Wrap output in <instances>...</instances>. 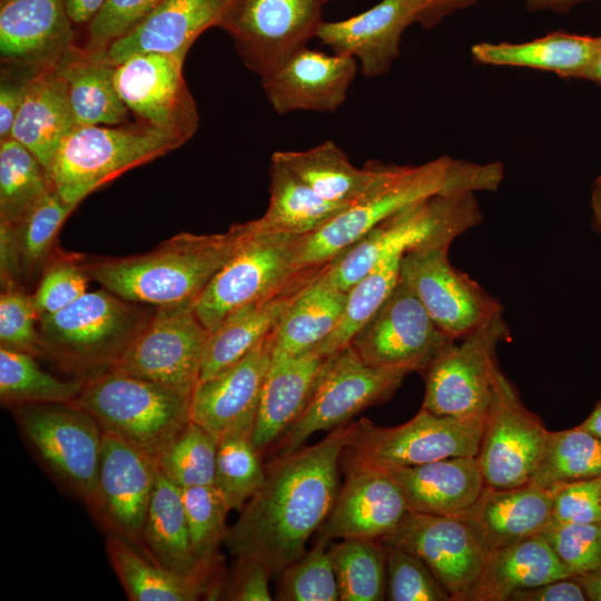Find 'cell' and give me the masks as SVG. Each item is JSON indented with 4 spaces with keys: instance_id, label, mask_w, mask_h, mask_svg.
I'll return each mask as SVG.
<instances>
[{
    "instance_id": "6da1fadb",
    "label": "cell",
    "mask_w": 601,
    "mask_h": 601,
    "mask_svg": "<svg viewBox=\"0 0 601 601\" xmlns=\"http://www.w3.org/2000/svg\"><path fill=\"white\" fill-rule=\"evenodd\" d=\"M352 428H334L266 466L264 484L227 529L224 544L234 556L257 561L278 578L306 552L337 497L338 466Z\"/></svg>"
},
{
    "instance_id": "7a4b0ae2",
    "label": "cell",
    "mask_w": 601,
    "mask_h": 601,
    "mask_svg": "<svg viewBox=\"0 0 601 601\" xmlns=\"http://www.w3.org/2000/svg\"><path fill=\"white\" fill-rule=\"evenodd\" d=\"M501 161L473 162L440 156L421 165L387 164L377 184L318 230L303 236L302 267H321L383 220L430 196L450 191H496L504 179Z\"/></svg>"
},
{
    "instance_id": "3957f363",
    "label": "cell",
    "mask_w": 601,
    "mask_h": 601,
    "mask_svg": "<svg viewBox=\"0 0 601 601\" xmlns=\"http://www.w3.org/2000/svg\"><path fill=\"white\" fill-rule=\"evenodd\" d=\"M252 220L220 234L180 233L154 249L83 262L90 280L117 296L152 307L195 302L242 247Z\"/></svg>"
},
{
    "instance_id": "277c9868",
    "label": "cell",
    "mask_w": 601,
    "mask_h": 601,
    "mask_svg": "<svg viewBox=\"0 0 601 601\" xmlns=\"http://www.w3.org/2000/svg\"><path fill=\"white\" fill-rule=\"evenodd\" d=\"M483 220L472 191L440 193L380 223L325 267L327 280L347 292L384 258L427 246H451Z\"/></svg>"
},
{
    "instance_id": "5b68a950",
    "label": "cell",
    "mask_w": 601,
    "mask_h": 601,
    "mask_svg": "<svg viewBox=\"0 0 601 601\" xmlns=\"http://www.w3.org/2000/svg\"><path fill=\"white\" fill-rule=\"evenodd\" d=\"M72 402L155 460L191 421V395L116 370L86 377Z\"/></svg>"
},
{
    "instance_id": "8992f818",
    "label": "cell",
    "mask_w": 601,
    "mask_h": 601,
    "mask_svg": "<svg viewBox=\"0 0 601 601\" xmlns=\"http://www.w3.org/2000/svg\"><path fill=\"white\" fill-rule=\"evenodd\" d=\"M184 144L175 135L140 121L77 126L61 144L48 175L52 189L66 203L78 206L125 171Z\"/></svg>"
},
{
    "instance_id": "52a82bcc",
    "label": "cell",
    "mask_w": 601,
    "mask_h": 601,
    "mask_svg": "<svg viewBox=\"0 0 601 601\" xmlns=\"http://www.w3.org/2000/svg\"><path fill=\"white\" fill-rule=\"evenodd\" d=\"M150 309L101 288L39 319L47 356L87 377L110 370Z\"/></svg>"
},
{
    "instance_id": "ba28073f",
    "label": "cell",
    "mask_w": 601,
    "mask_h": 601,
    "mask_svg": "<svg viewBox=\"0 0 601 601\" xmlns=\"http://www.w3.org/2000/svg\"><path fill=\"white\" fill-rule=\"evenodd\" d=\"M252 223L242 247L194 302L209 333L239 307L284 289L309 268L298 260L303 236L272 228L260 217Z\"/></svg>"
},
{
    "instance_id": "9c48e42d",
    "label": "cell",
    "mask_w": 601,
    "mask_h": 601,
    "mask_svg": "<svg viewBox=\"0 0 601 601\" xmlns=\"http://www.w3.org/2000/svg\"><path fill=\"white\" fill-rule=\"evenodd\" d=\"M410 373L403 367L368 365L351 345L326 356L308 404L277 441V456L300 449L314 433L345 425L366 407L388 400Z\"/></svg>"
},
{
    "instance_id": "30bf717a",
    "label": "cell",
    "mask_w": 601,
    "mask_h": 601,
    "mask_svg": "<svg viewBox=\"0 0 601 601\" xmlns=\"http://www.w3.org/2000/svg\"><path fill=\"white\" fill-rule=\"evenodd\" d=\"M486 413L472 417L436 415L422 407L404 424L353 423L342 457L382 467L414 466L452 456H476Z\"/></svg>"
},
{
    "instance_id": "8fae6325",
    "label": "cell",
    "mask_w": 601,
    "mask_h": 601,
    "mask_svg": "<svg viewBox=\"0 0 601 601\" xmlns=\"http://www.w3.org/2000/svg\"><path fill=\"white\" fill-rule=\"evenodd\" d=\"M208 336L194 302L154 307L110 370L193 395Z\"/></svg>"
},
{
    "instance_id": "7c38bea8",
    "label": "cell",
    "mask_w": 601,
    "mask_h": 601,
    "mask_svg": "<svg viewBox=\"0 0 601 601\" xmlns=\"http://www.w3.org/2000/svg\"><path fill=\"white\" fill-rule=\"evenodd\" d=\"M510 338L502 311L461 338L460 344L454 341L447 345L424 371L422 407L443 416L484 415L499 367L496 349L500 343Z\"/></svg>"
},
{
    "instance_id": "4fadbf2b",
    "label": "cell",
    "mask_w": 601,
    "mask_h": 601,
    "mask_svg": "<svg viewBox=\"0 0 601 601\" xmlns=\"http://www.w3.org/2000/svg\"><path fill=\"white\" fill-rule=\"evenodd\" d=\"M14 417L45 465L89 506L102 446L99 422L73 402L19 405Z\"/></svg>"
},
{
    "instance_id": "5bb4252c",
    "label": "cell",
    "mask_w": 601,
    "mask_h": 601,
    "mask_svg": "<svg viewBox=\"0 0 601 601\" xmlns=\"http://www.w3.org/2000/svg\"><path fill=\"white\" fill-rule=\"evenodd\" d=\"M331 0H231L218 27L259 78L316 38Z\"/></svg>"
},
{
    "instance_id": "9a60e30c",
    "label": "cell",
    "mask_w": 601,
    "mask_h": 601,
    "mask_svg": "<svg viewBox=\"0 0 601 601\" xmlns=\"http://www.w3.org/2000/svg\"><path fill=\"white\" fill-rule=\"evenodd\" d=\"M548 433L542 420L526 408L497 367L476 454L485 487L508 489L529 483Z\"/></svg>"
},
{
    "instance_id": "2e32d148",
    "label": "cell",
    "mask_w": 601,
    "mask_h": 601,
    "mask_svg": "<svg viewBox=\"0 0 601 601\" xmlns=\"http://www.w3.org/2000/svg\"><path fill=\"white\" fill-rule=\"evenodd\" d=\"M450 246L403 254L400 277L413 289L437 327L461 339L503 311L500 302L449 260Z\"/></svg>"
},
{
    "instance_id": "e0dca14e",
    "label": "cell",
    "mask_w": 601,
    "mask_h": 601,
    "mask_svg": "<svg viewBox=\"0 0 601 601\" xmlns=\"http://www.w3.org/2000/svg\"><path fill=\"white\" fill-rule=\"evenodd\" d=\"M454 341L437 327L413 289L400 277L349 345L368 365L424 372Z\"/></svg>"
},
{
    "instance_id": "ac0fdd59",
    "label": "cell",
    "mask_w": 601,
    "mask_h": 601,
    "mask_svg": "<svg viewBox=\"0 0 601 601\" xmlns=\"http://www.w3.org/2000/svg\"><path fill=\"white\" fill-rule=\"evenodd\" d=\"M382 541L421 559L452 601H464L491 552L465 516L430 515L413 511H408Z\"/></svg>"
},
{
    "instance_id": "d6986e66",
    "label": "cell",
    "mask_w": 601,
    "mask_h": 601,
    "mask_svg": "<svg viewBox=\"0 0 601 601\" xmlns=\"http://www.w3.org/2000/svg\"><path fill=\"white\" fill-rule=\"evenodd\" d=\"M183 66V61L165 53L135 55L116 66L115 85L137 121L186 142L198 129L199 115Z\"/></svg>"
},
{
    "instance_id": "ffe728a7",
    "label": "cell",
    "mask_w": 601,
    "mask_h": 601,
    "mask_svg": "<svg viewBox=\"0 0 601 601\" xmlns=\"http://www.w3.org/2000/svg\"><path fill=\"white\" fill-rule=\"evenodd\" d=\"M157 475L155 459L104 431L98 479L89 508L112 534L140 548Z\"/></svg>"
},
{
    "instance_id": "44dd1931",
    "label": "cell",
    "mask_w": 601,
    "mask_h": 601,
    "mask_svg": "<svg viewBox=\"0 0 601 601\" xmlns=\"http://www.w3.org/2000/svg\"><path fill=\"white\" fill-rule=\"evenodd\" d=\"M342 460L346 480L329 514L317 530V541L382 540L410 511L404 494L385 467Z\"/></svg>"
},
{
    "instance_id": "7402d4cb",
    "label": "cell",
    "mask_w": 601,
    "mask_h": 601,
    "mask_svg": "<svg viewBox=\"0 0 601 601\" xmlns=\"http://www.w3.org/2000/svg\"><path fill=\"white\" fill-rule=\"evenodd\" d=\"M357 60L307 46L260 78L264 93L278 115L294 111L334 112L346 100Z\"/></svg>"
},
{
    "instance_id": "603a6c76",
    "label": "cell",
    "mask_w": 601,
    "mask_h": 601,
    "mask_svg": "<svg viewBox=\"0 0 601 601\" xmlns=\"http://www.w3.org/2000/svg\"><path fill=\"white\" fill-rule=\"evenodd\" d=\"M76 46L65 0H0V60L48 69Z\"/></svg>"
},
{
    "instance_id": "cb8c5ba5",
    "label": "cell",
    "mask_w": 601,
    "mask_h": 601,
    "mask_svg": "<svg viewBox=\"0 0 601 601\" xmlns=\"http://www.w3.org/2000/svg\"><path fill=\"white\" fill-rule=\"evenodd\" d=\"M274 332L237 363L197 383L191 395V421L217 437L234 426L255 422L272 364Z\"/></svg>"
},
{
    "instance_id": "d4e9b609",
    "label": "cell",
    "mask_w": 601,
    "mask_h": 601,
    "mask_svg": "<svg viewBox=\"0 0 601 601\" xmlns=\"http://www.w3.org/2000/svg\"><path fill=\"white\" fill-rule=\"evenodd\" d=\"M231 0H160L134 28L106 49L118 66L131 56L158 52L185 61L195 40L218 27Z\"/></svg>"
},
{
    "instance_id": "484cf974",
    "label": "cell",
    "mask_w": 601,
    "mask_h": 601,
    "mask_svg": "<svg viewBox=\"0 0 601 601\" xmlns=\"http://www.w3.org/2000/svg\"><path fill=\"white\" fill-rule=\"evenodd\" d=\"M323 267H309L284 289L229 314L209 333L199 381L208 380L234 365L270 335L295 298Z\"/></svg>"
},
{
    "instance_id": "4316f807",
    "label": "cell",
    "mask_w": 601,
    "mask_h": 601,
    "mask_svg": "<svg viewBox=\"0 0 601 601\" xmlns=\"http://www.w3.org/2000/svg\"><path fill=\"white\" fill-rule=\"evenodd\" d=\"M410 511L464 516L485 489L476 456H452L414 466L385 467Z\"/></svg>"
},
{
    "instance_id": "83f0119b",
    "label": "cell",
    "mask_w": 601,
    "mask_h": 601,
    "mask_svg": "<svg viewBox=\"0 0 601 601\" xmlns=\"http://www.w3.org/2000/svg\"><path fill=\"white\" fill-rule=\"evenodd\" d=\"M553 494L531 483L485 487L464 515L491 550L538 535L552 520Z\"/></svg>"
},
{
    "instance_id": "f1b7e54d",
    "label": "cell",
    "mask_w": 601,
    "mask_h": 601,
    "mask_svg": "<svg viewBox=\"0 0 601 601\" xmlns=\"http://www.w3.org/2000/svg\"><path fill=\"white\" fill-rule=\"evenodd\" d=\"M326 356L315 352L272 361L253 426V442L262 452L277 442L305 410Z\"/></svg>"
},
{
    "instance_id": "f546056e",
    "label": "cell",
    "mask_w": 601,
    "mask_h": 601,
    "mask_svg": "<svg viewBox=\"0 0 601 601\" xmlns=\"http://www.w3.org/2000/svg\"><path fill=\"white\" fill-rule=\"evenodd\" d=\"M600 42L601 36L554 31L523 42H477L471 47V57L483 66L526 68L563 79H582Z\"/></svg>"
},
{
    "instance_id": "4dcf8cb0",
    "label": "cell",
    "mask_w": 601,
    "mask_h": 601,
    "mask_svg": "<svg viewBox=\"0 0 601 601\" xmlns=\"http://www.w3.org/2000/svg\"><path fill=\"white\" fill-rule=\"evenodd\" d=\"M106 548L110 563L131 601L214 599L224 590L220 575L191 577L173 572L122 536L111 534Z\"/></svg>"
},
{
    "instance_id": "1f68e13d",
    "label": "cell",
    "mask_w": 601,
    "mask_h": 601,
    "mask_svg": "<svg viewBox=\"0 0 601 601\" xmlns=\"http://www.w3.org/2000/svg\"><path fill=\"white\" fill-rule=\"evenodd\" d=\"M65 81L76 126L128 124L129 110L116 85L105 51L73 46L56 66Z\"/></svg>"
},
{
    "instance_id": "d6a6232c",
    "label": "cell",
    "mask_w": 601,
    "mask_h": 601,
    "mask_svg": "<svg viewBox=\"0 0 601 601\" xmlns=\"http://www.w3.org/2000/svg\"><path fill=\"white\" fill-rule=\"evenodd\" d=\"M76 127L65 81L51 67L32 81L10 137L29 149L49 174L61 144Z\"/></svg>"
},
{
    "instance_id": "836d02e7",
    "label": "cell",
    "mask_w": 601,
    "mask_h": 601,
    "mask_svg": "<svg viewBox=\"0 0 601 601\" xmlns=\"http://www.w3.org/2000/svg\"><path fill=\"white\" fill-rule=\"evenodd\" d=\"M570 577L541 535L491 550L464 601H510L511 597Z\"/></svg>"
},
{
    "instance_id": "e575fe53",
    "label": "cell",
    "mask_w": 601,
    "mask_h": 601,
    "mask_svg": "<svg viewBox=\"0 0 601 601\" xmlns=\"http://www.w3.org/2000/svg\"><path fill=\"white\" fill-rule=\"evenodd\" d=\"M280 160L322 198L352 205L364 197L382 178L387 164L372 160L358 168L332 140L307 150H278Z\"/></svg>"
},
{
    "instance_id": "d590c367",
    "label": "cell",
    "mask_w": 601,
    "mask_h": 601,
    "mask_svg": "<svg viewBox=\"0 0 601 601\" xmlns=\"http://www.w3.org/2000/svg\"><path fill=\"white\" fill-rule=\"evenodd\" d=\"M326 265L295 298L275 329L272 361L315 351L339 323L347 292L327 280Z\"/></svg>"
},
{
    "instance_id": "8d00e7d4",
    "label": "cell",
    "mask_w": 601,
    "mask_h": 601,
    "mask_svg": "<svg viewBox=\"0 0 601 601\" xmlns=\"http://www.w3.org/2000/svg\"><path fill=\"white\" fill-rule=\"evenodd\" d=\"M140 549L173 572L191 577L220 575L219 568L205 566L194 555L181 489L159 472L141 534Z\"/></svg>"
},
{
    "instance_id": "74e56055",
    "label": "cell",
    "mask_w": 601,
    "mask_h": 601,
    "mask_svg": "<svg viewBox=\"0 0 601 601\" xmlns=\"http://www.w3.org/2000/svg\"><path fill=\"white\" fill-rule=\"evenodd\" d=\"M269 179V204L260 218L277 230L307 236L349 206L322 198L274 156Z\"/></svg>"
},
{
    "instance_id": "f35d334b",
    "label": "cell",
    "mask_w": 601,
    "mask_h": 601,
    "mask_svg": "<svg viewBox=\"0 0 601 601\" xmlns=\"http://www.w3.org/2000/svg\"><path fill=\"white\" fill-rule=\"evenodd\" d=\"M601 475V440L575 426L548 433L529 483L553 493L571 483Z\"/></svg>"
},
{
    "instance_id": "ab89813d",
    "label": "cell",
    "mask_w": 601,
    "mask_h": 601,
    "mask_svg": "<svg viewBox=\"0 0 601 601\" xmlns=\"http://www.w3.org/2000/svg\"><path fill=\"white\" fill-rule=\"evenodd\" d=\"M254 423L234 426L218 437L214 485L230 510H242L262 487L266 466L253 442Z\"/></svg>"
},
{
    "instance_id": "60d3db41",
    "label": "cell",
    "mask_w": 601,
    "mask_h": 601,
    "mask_svg": "<svg viewBox=\"0 0 601 601\" xmlns=\"http://www.w3.org/2000/svg\"><path fill=\"white\" fill-rule=\"evenodd\" d=\"M83 384L85 378L60 380L43 371L35 356L0 346V398L4 405L69 403Z\"/></svg>"
},
{
    "instance_id": "b9f144b4",
    "label": "cell",
    "mask_w": 601,
    "mask_h": 601,
    "mask_svg": "<svg viewBox=\"0 0 601 601\" xmlns=\"http://www.w3.org/2000/svg\"><path fill=\"white\" fill-rule=\"evenodd\" d=\"M52 186L47 170L23 145L0 140V220L18 224Z\"/></svg>"
},
{
    "instance_id": "7bdbcfd3",
    "label": "cell",
    "mask_w": 601,
    "mask_h": 601,
    "mask_svg": "<svg viewBox=\"0 0 601 601\" xmlns=\"http://www.w3.org/2000/svg\"><path fill=\"white\" fill-rule=\"evenodd\" d=\"M331 555L343 601H381L386 597V548L380 539H344Z\"/></svg>"
},
{
    "instance_id": "ee69618b",
    "label": "cell",
    "mask_w": 601,
    "mask_h": 601,
    "mask_svg": "<svg viewBox=\"0 0 601 601\" xmlns=\"http://www.w3.org/2000/svg\"><path fill=\"white\" fill-rule=\"evenodd\" d=\"M402 256L403 254H394L384 258L347 290L339 323L313 352L328 356L349 345L356 333L376 313L397 284Z\"/></svg>"
},
{
    "instance_id": "f6af8a7d",
    "label": "cell",
    "mask_w": 601,
    "mask_h": 601,
    "mask_svg": "<svg viewBox=\"0 0 601 601\" xmlns=\"http://www.w3.org/2000/svg\"><path fill=\"white\" fill-rule=\"evenodd\" d=\"M218 437L190 421L156 457L158 472L180 489L214 485Z\"/></svg>"
},
{
    "instance_id": "bcb514c9",
    "label": "cell",
    "mask_w": 601,
    "mask_h": 601,
    "mask_svg": "<svg viewBox=\"0 0 601 601\" xmlns=\"http://www.w3.org/2000/svg\"><path fill=\"white\" fill-rule=\"evenodd\" d=\"M76 207L52 189L14 225L23 277L41 275L58 250L56 244L62 224Z\"/></svg>"
},
{
    "instance_id": "7dc6e473",
    "label": "cell",
    "mask_w": 601,
    "mask_h": 601,
    "mask_svg": "<svg viewBox=\"0 0 601 601\" xmlns=\"http://www.w3.org/2000/svg\"><path fill=\"white\" fill-rule=\"evenodd\" d=\"M181 497L194 555L205 566L219 568L230 509L215 485L181 489Z\"/></svg>"
},
{
    "instance_id": "c3c4849f",
    "label": "cell",
    "mask_w": 601,
    "mask_h": 601,
    "mask_svg": "<svg viewBox=\"0 0 601 601\" xmlns=\"http://www.w3.org/2000/svg\"><path fill=\"white\" fill-rule=\"evenodd\" d=\"M278 579L277 600H339L337 578L326 542L317 541L312 550L285 568Z\"/></svg>"
},
{
    "instance_id": "681fc988",
    "label": "cell",
    "mask_w": 601,
    "mask_h": 601,
    "mask_svg": "<svg viewBox=\"0 0 601 601\" xmlns=\"http://www.w3.org/2000/svg\"><path fill=\"white\" fill-rule=\"evenodd\" d=\"M81 258L58 249L46 265L32 293L39 319L67 307L87 293L90 278Z\"/></svg>"
},
{
    "instance_id": "f907efd6",
    "label": "cell",
    "mask_w": 601,
    "mask_h": 601,
    "mask_svg": "<svg viewBox=\"0 0 601 601\" xmlns=\"http://www.w3.org/2000/svg\"><path fill=\"white\" fill-rule=\"evenodd\" d=\"M539 535L570 577L601 568V522L550 523Z\"/></svg>"
},
{
    "instance_id": "816d5d0a",
    "label": "cell",
    "mask_w": 601,
    "mask_h": 601,
    "mask_svg": "<svg viewBox=\"0 0 601 601\" xmlns=\"http://www.w3.org/2000/svg\"><path fill=\"white\" fill-rule=\"evenodd\" d=\"M386 595L392 601H452L427 565L416 555L386 545Z\"/></svg>"
},
{
    "instance_id": "f5cc1de1",
    "label": "cell",
    "mask_w": 601,
    "mask_h": 601,
    "mask_svg": "<svg viewBox=\"0 0 601 601\" xmlns=\"http://www.w3.org/2000/svg\"><path fill=\"white\" fill-rule=\"evenodd\" d=\"M39 316L32 294L22 286L1 289L0 346L28 353L35 357L47 355L40 337Z\"/></svg>"
},
{
    "instance_id": "db71d44e",
    "label": "cell",
    "mask_w": 601,
    "mask_h": 601,
    "mask_svg": "<svg viewBox=\"0 0 601 601\" xmlns=\"http://www.w3.org/2000/svg\"><path fill=\"white\" fill-rule=\"evenodd\" d=\"M160 0H106L87 28L85 48L106 51L107 47L134 28Z\"/></svg>"
},
{
    "instance_id": "11a10c76",
    "label": "cell",
    "mask_w": 601,
    "mask_h": 601,
    "mask_svg": "<svg viewBox=\"0 0 601 601\" xmlns=\"http://www.w3.org/2000/svg\"><path fill=\"white\" fill-rule=\"evenodd\" d=\"M551 523L601 522V475L554 491Z\"/></svg>"
},
{
    "instance_id": "9f6ffc18",
    "label": "cell",
    "mask_w": 601,
    "mask_h": 601,
    "mask_svg": "<svg viewBox=\"0 0 601 601\" xmlns=\"http://www.w3.org/2000/svg\"><path fill=\"white\" fill-rule=\"evenodd\" d=\"M45 69L20 63H1L0 140L10 138L16 116L36 77Z\"/></svg>"
},
{
    "instance_id": "6f0895ef",
    "label": "cell",
    "mask_w": 601,
    "mask_h": 601,
    "mask_svg": "<svg viewBox=\"0 0 601 601\" xmlns=\"http://www.w3.org/2000/svg\"><path fill=\"white\" fill-rule=\"evenodd\" d=\"M270 572L262 563L249 559H237L226 599L234 601H270L268 581Z\"/></svg>"
},
{
    "instance_id": "680465c9",
    "label": "cell",
    "mask_w": 601,
    "mask_h": 601,
    "mask_svg": "<svg viewBox=\"0 0 601 601\" xmlns=\"http://www.w3.org/2000/svg\"><path fill=\"white\" fill-rule=\"evenodd\" d=\"M21 258L16 226L0 220V282L1 289L22 286Z\"/></svg>"
},
{
    "instance_id": "91938a15",
    "label": "cell",
    "mask_w": 601,
    "mask_h": 601,
    "mask_svg": "<svg viewBox=\"0 0 601 601\" xmlns=\"http://www.w3.org/2000/svg\"><path fill=\"white\" fill-rule=\"evenodd\" d=\"M581 584L566 577L514 593L510 601H585Z\"/></svg>"
},
{
    "instance_id": "94428289",
    "label": "cell",
    "mask_w": 601,
    "mask_h": 601,
    "mask_svg": "<svg viewBox=\"0 0 601 601\" xmlns=\"http://www.w3.org/2000/svg\"><path fill=\"white\" fill-rule=\"evenodd\" d=\"M105 2L106 0H65L68 14L75 27H87Z\"/></svg>"
},
{
    "instance_id": "6125c7cd",
    "label": "cell",
    "mask_w": 601,
    "mask_h": 601,
    "mask_svg": "<svg viewBox=\"0 0 601 601\" xmlns=\"http://www.w3.org/2000/svg\"><path fill=\"white\" fill-rule=\"evenodd\" d=\"M524 3L530 11H551L566 13L575 6L591 0H518Z\"/></svg>"
},
{
    "instance_id": "be15d7a7",
    "label": "cell",
    "mask_w": 601,
    "mask_h": 601,
    "mask_svg": "<svg viewBox=\"0 0 601 601\" xmlns=\"http://www.w3.org/2000/svg\"><path fill=\"white\" fill-rule=\"evenodd\" d=\"M573 578L581 584L587 600L601 601V568Z\"/></svg>"
},
{
    "instance_id": "e7e4bbea",
    "label": "cell",
    "mask_w": 601,
    "mask_h": 601,
    "mask_svg": "<svg viewBox=\"0 0 601 601\" xmlns=\"http://www.w3.org/2000/svg\"><path fill=\"white\" fill-rule=\"evenodd\" d=\"M591 208L593 226L601 234V173L592 187Z\"/></svg>"
},
{
    "instance_id": "03108f58",
    "label": "cell",
    "mask_w": 601,
    "mask_h": 601,
    "mask_svg": "<svg viewBox=\"0 0 601 601\" xmlns=\"http://www.w3.org/2000/svg\"><path fill=\"white\" fill-rule=\"evenodd\" d=\"M578 426L601 440V400L595 404L590 415Z\"/></svg>"
},
{
    "instance_id": "003e7915",
    "label": "cell",
    "mask_w": 601,
    "mask_h": 601,
    "mask_svg": "<svg viewBox=\"0 0 601 601\" xmlns=\"http://www.w3.org/2000/svg\"><path fill=\"white\" fill-rule=\"evenodd\" d=\"M582 80L601 85V42L593 60L583 73Z\"/></svg>"
}]
</instances>
